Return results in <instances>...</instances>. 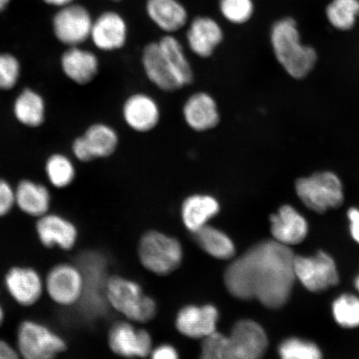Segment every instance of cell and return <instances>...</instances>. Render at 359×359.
Listing matches in <instances>:
<instances>
[{
  "label": "cell",
  "mask_w": 359,
  "mask_h": 359,
  "mask_svg": "<svg viewBox=\"0 0 359 359\" xmlns=\"http://www.w3.org/2000/svg\"><path fill=\"white\" fill-rule=\"evenodd\" d=\"M141 65L145 78L152 86L164 93L182 90L161 50L158 42H150L143 48Z\"/></svg>",
  "instance_id": "cell-19"
},
{
  "label": "cell",
  "mask_w": 359,
  "mask_h": 359,
  "mask_svg": "<svg viewBox=\"0 0 359 359\" xmlns=\"http://www.w3.org/2000/svg\"><path fill=\"white\" fill-rule=\"evenodd\" d=\"M142 266L159 276H167L177 269L182 260V249L176 238L163 232L149 231L139 245Z\"/></svg>",
  "instance_id": "cell-5"
},
{
  "label": "cell",
  "mask_w": 359,
  "mask_h": 359,
  "mask_svg": "<svg viewBox=\"0 0 359 359\" xmlns=\"http://www.w3.org/2000/svg\"><path fill=\"white\" fill-rule=\"evenodd\" d=\"M296 193L305 206L317 213H324L342 205L343 185L335 174L318 172L296 182Z\"/></svg>",
  "instance_id": "cell-6"
},
{
  "label": "cell",
  "mask_w": 359,
  "mask_h": 359,
  "mask_svg": "<svg viewBox=\"0 0 359 359\" xmlns=\"http://www.w3.org/2000/svg\"><path fill=\"white\" fill-rule=\"evenodd\" d=\"M193 235L197 244L210 257L218 259H229L236 254L234 242L226 233L212 224H208Z\"/></svg>",
  "instance_id": "cell-29"
},
{
  "label": "cell",
  "mask_w": 359,
  "mask_h": 359,
  "mask_svg": "<svg viewBox=\"0 0 359 359\" xmlns=\"http://www.w3.org/2000/svg\"><path fill=\"white\" fill-rule=\"evenodd\" d=\"M157 42L182 88L191 86L195 72L182 43L174 34H165Z\"/></svg>",
  "instance_id": "cell-26"
},
{
  "label": "cell",
  "mask_w": 359,
  "mask_h": 359,
  "mask_svg": "<svg viewBox=\"0 0 359 359\" xmlns=\"http://www.w3.org/2000/svg\"><path fill=\"white\" fill-rule=\"evenodd\" d=\"M268 347L266 332L258 323L238 321L231 334L218 332L202 341L200 359H262Z\"/></svg>",
  "instance_id": "cell-2"
},
{
  "label": "cell",
  "mask_w": 359,
  "mask_h": 359,
  "mask_svg": "<svg viewBox=\"0 0 359 359\" xmlns=\"http://www.w3.org/2000/svg\"><path fill=\"white\" fill-rule=\"evenodd\" d=\"M60 62L66 77L82 86L91 83L100 74V62L97 56L79 46L67 49Z\"/></svg>",
  "instance_id": "cell-24"
},
{
  "label": "cell",
  "mask_w": 359,
  "mask_h": 359,
  "mask_svg": "<svg viewBox=\"0 0 359 359\" xmlns=\"http://www.w3.org/2000/svg\"><path fill=\"white\" fill-rule=\"evenodd\" d=\"M294 269L296 280L309 291L322 292L339 284L334 260L324 251H318L313 257L295 255Z\"/></svg>",
  "instance_id": "cell-12"
},
{
  "label": "cell",
  "mask_w": 359,
  "mask_h": 359,
  "mask_svg": "<svg viewBox=\"0 0 359 359\" xmlns=\"http://www.w3.org/2000/svg\"><path fill=\"white\" fill-rule=\"evenodd\" d=\"M128 22L120 13L107 11L93 20L91 35L94 46L106 53L119 51L128 43Z\"/></svg>",
  "instance_id": "cell-15"
},
{
  "label": "cell",
  "mask_w": 359,
  "mask_h": 359,
  "mask_svg": "<svg viewBox=\"0 0 359 359\" xmlns=\"http://www.w3.org/2000/svg\"><path fill=\"white\" fill-rule=\"evenodd\" d=\"M186 34L187 48L197 57H212L222 44L224 33L222 26L214 18L198 15L188 22Z\"/></svg>",
  "instance_id": "cell-14"
},
{
  "label": "cell",
  "mask_w": 359,
  "mask_h": 359,
  "mask_svg": "<svg viewBox=\"0 0 359 359\" xmlns=\"http://www.w3.org/2000/svg\"><path fill=\"white\" fill-rule=\"evenodd\" d=\"M218 10L229 24H247L255 13L254 0H218Z\"/></svg>",
  "instance_id": "cell-33"
},
{
  "label": "cell",
  "mask_w": 359,
  "mask_h": 359,
  "mask_svg": "<svg viewBox=\"0 0 359 359\" xmlns=\"http://www.w3.org/2000/svg\"><path fill=\"white\" fill-rule=\"evenodd\" d=\"M45 291L58 306L74 307L83 298L84 278L78 264L60 263L49 269L44 280Z\"/></svg>",
  "instance_id": "cell-9"
},
{
  "label": "cell",
  "mask_w": 359,
  "mask_h": 359,
  "mask_svg": "<svg viewBox=\"0 0 359 359\" xmlns=\"http://www.w3.org/2000/svg\"><path fill=\"white\" fill-rule=\"evenodd\" d=\"M78 266L84 278L83 295L79 304L83 306L86 316H100L109 305L106 298L109 278L106 277L105 260L100 254L88 252L79 259Z\"/></svg>",
  "instance_id": "cell-8"
},
{
  "label": "cell",
  "mask_w": 359,
  "mask_h": 359,
  "mask_svg": "<svg viewBox=\"0 0 359 359\" xmlns=\"http://www.w3.org/2000/svg\"><path fill=\"white\" fill-rule=\"evenodd\" d=\"M182 118L191 132L203 134L214 131L222 122L219 102L205 90H196L188 95L182 105Z\"/></svg>",
  "instance_id": "cell-11"
},
{
  "label": "cell",
  "mask_w": 359,
  "mask_h": 359,
  "mask_svg": "<svg viewBox=\"0 0 359 359\" xmlns=\"http://www.w3.org/2000/svg\"><path fill=\"white\" fill-rule=\"evenodd\" d=\"M350 222V233L353 239L359 245V210L350 208L348 212Z\"/></svg>",
  "instance_id": "cell-38"
},
{
  "label": "cell",
  "mask_w": 359,
  "mask_h": 359,
  "mask_svg": "<svg viewBox=\"0 0 359 359\" xmlns=\"http://www.w3.org/2000/svg\"><path fill=\"white\" fill-rule=\"evenodd\" d=\"M271 42L278 62L291 77L302 79L311 73L317 62L316 49L302 43L297 24L286 17L273 24Z\"/></svg>",
  "instance_id": "cell-3"
},
{
  "label": "cell",
  "mask_w": 359,
  "mask_h": 359,
  "mask_svg": "<svg viewBox=\"0 0 359 359\" xmlns=\"http://www.w3.org/2000/svg\"><path fill=\"white\" fill-rule=\"evenodd\" d=\"M15 208V188L4 179H0V218L6 217Z\"/></svg>",
  "instance_id": "cell-36"
},
{
  "label": "cell",
  "mask_w": 359,
  "mask_h": 359,
  "mask_svg": "<svg viewBox=\"0 0 359 359\" xmlns=\"http://www.w3.org/2000/svg\"><path fill=\"white\" fill-rule=\"evenodd\" d=\"M11 0H0V13H2L8 7Z\"/></svg>",
  "instance_id": "cell-41"
},
{
  "label": "cell",
  "mask_w": 359,
  "mask_h": 359,
  "mask_svg": "<svg viewBox=\"0 0 359 359\" xmlns=\"http://www.w3.org/2000/svg\"><path fill=\"white\" fill-rule=\"evenodd\" d=\"M0 359H21L16 348L7 341L0 339Z\"/></svg>",
  "instance_id": "cell-39"
},
{
  "label": "cell",
  "mask_w": 359,
  "mask_h": 359,
  "mask_svg": "<svg viewBox=\"0 0 359 359\" xmlns=\"http://www.w3.org/2000/svg\"><path fill=\"white\" fill-rule=\"evenodd\" d=\"M36 235L45 248H58L67 251L74 248L79 239L74 223L55 213H47L37 219Z\"/></svg>",
  "instance_id": "cell-17"
},
{
  "label": "cell",
  "mask_w": 359,
  "mask_h": 359,
  "mask_svg": "<svg viewBox=\"0 0 359 359\" xmlns=\"http://www.w3.org/2000/svg\"><path fill=\"white\" fill-rule=\"evenodd\" d=\"M151 359H179L176 349L170 345H161L151 353Z\"/></svg>",
  "instance_id": "cell-37"
},
{
  "label": "cell",
  "mask_w": 359,
  "mask_h": 359,
  "mask_svg": "<svg viewBox=\"0 0 359 359\" xmlns=\"http://www.w3.org/2000/svg\"><path fill=\"white\" fill-rule=\"evenodd\" d=\"M15 188V206L22 213L38 219L49 212L52 197L43 184L24 179Z\"/></svg>",
  "instance_id": "cell-25"
},
{
  "label": "cell",
  "mask_w": 359,
  "mask_h": 359,
  "mask_svg": "<svg viewBox=\"0 0 359 359\" xmlns=\"http://www.w3.org/2000/svg\"><path fill=\"white\" fill-rule=\"evenodd\" d=\"M269 222L273 240L282 245L290 247L300 244L308 235L306 219L291 205L281 206L271 215Z\"/></svg>",
  "instance_id": "cell-22"
},
{
  "label": "cell",
  "mask_w": 359,
  "mask_h": 359,
  "mask_svg": "<svg viewBox=\"0 0 359 359\" xmlns=\"http://www.w3.org/2000/svg\"><path fill=\"white\" fill-rule=\"evenodd\" d=\"M93 20L88 8L70 4L62 7L53 17V33L62 43L77 47L90 39Z\"/></svg>",
  "instance_id": "cell-13"
},
{
  "label": "cell",
  "mask_w": 359,
  "mask_h": 359,
  "mask_svg": "<svg viewBox=\"0 0 359 359\" xmlns=\"http://www.w3.org/2000/svg\"><path fill=\"white\" fill-rule=\"evenodd\" d=\"M333 316L337 324L346 329L359 327V298L355 295H340L333 303Z\"/></svg>",
  "instance_id": "cell-32"
},
{
  "label": "cell",
  "mask_w": 359,
  "mask_h": 359,
  "mask_svg": "<svg viewBox=\"0 0 359 359\" xmlns=\"http://www.w3.org/2000/svg\"><path fill=\"white\" fill-rule=\"evenodd\" d=\"M16 340L21 359H55L67 348L65 340L60 334L34 320L21 323Z\"/></svg>",
  "instance_id": "cell-7"
},
{
  "label": "cell",
  "mask_w": 359,
  "mask_h": 359,
  "mask_svg": "<svg viewBox=\"0 0 359 359\" xmlns=\"http://www.w3.org/2000/svg\"><path fill=\"white\" fill-rule=\"evenodd\" d=\"M13 112L18 122L25 127L39 128L46 118V102L35 90L25 88L16 97Z\"/></svg>",
  "instance_id": "cell-28"
},
{
  "label": "cell",
  "mask_w": 359,
  "mask_h": 359,
  "mask_svg": "<svg viewBox=\"0 0 359 359\" xmlns=\"http://www.w3.org/2000/svg\"><path fill=\"white\" fill-rule=\"evenodd\" d=\"M355 286L357 290L359 291V276L357 277V279L355 280Z\"/></svg>",
  "instance_id": "cell-43"
},
{
  "label": "cell",
  "mask_w": 359,
  "mask_h": 359,
  "mask_svg": "<svg viewBox=\"0 0 359 359\" xmlns=\"http://www.w3.org/2000/svg\"><path fill=\"white\" fill-rule=\"evenodd\" d=\"M110 1H112V2H121V1H122V0H110Z\"/></svg>",
  "instance_id": "cell-44"
},
{
  "label": "cell",
  "mask_w": 359,
  "mask_h": 359,
  "mask_svg": "<svg viewBox=\"0 0 359 359\" xmlns=\"http://www.w3.org/2000/svg\"><path fill=\"white\" fill-rule=\"evenodd\" d=\"M44 168L48 181L57 189L69 187L73 184L77 175L73 161L62 154H55L48 156Z\"/></svg>",
  "instance_id": "cell-30"
},
{
  "label": "cell",
  "mask_w": 359,
  "mask_h": 359,
  "mask_svg": "<svg viewBox=\"0 0 359 359\" xmlns=\"http://www.w3.org/2000/svg\"><path fill=\"white\" fill-rule=\"evenodd\" d=\"M294 257L290 247L275 240L259 242L228 266L224 284L237 299L280 309L288 302L296 280Z\"/></svg>",
  "instance_id": "cell-1"
},
{
  "label": "cell",
  "mask_w": 359,
  "mask_h": 359,
  "mask_svg": "<svg viewBox=\"0 0 359 359\" xmlns=\"http://www.w3.org/2000/svg\"><path fill=\"white\" fill-rule=\"evenodd\" d=\"M106 298L109 306L135 322L147 323L156 312L154 300L143 294L141 286L122 277L109 278Z\"/></svg>",
  "instance_id": "cell-4"
},
{
  "label": "cell",
  "mask_w": 359,
  "mask_h": 359,
  "mask_svg": "<svg viewBox=\"0 0 359 359\" xmlns=\"http://www.w3.org/2000/svg\"><path fill=\"white\" fill-rule=\"evenodd\" d=\"M218 318L214 305H189L178 313L176 326L180 333L189 338L204 339L217 332Z\"/></svg>",
  "instance_id": "cell-21"
},
{
  "label": "cell",
  "mask_w": 359,
  "mask_h": 359,
  "mask_svg": "<svg viewBox=\"0 0 359 359\" xmlns=\"http://www.w3.org/2000/svg\"><path fill=\"white\" fill-rule=\"evenodd\" d=\"M93 161L114 156L120 146V135L109 123L97 122L89 126L81 136Z\"/></svg>",
  "instance_id": "cell-27"
},
{
  "label": "cell",
  "mask_w": 359,
  "mask_h": 359,
  "mask_svg": "<svg viewBox=\"0 0 359 359\" xmlns=\"http://www.w3.org/2000/svg\"><path fill=\"white\" fill-rule=\"evenodd\" d=\"M43 1L49 4V6L62 8L66 6H69V4H72L74 0H43Z\"/></svg>",
  "instance_id": "cell-40"
},
{
  "label": "cell",
  "mask_w": 359,
  "mask_h": 359,
  "mask_svg": "<svg viewBox=\"0 0 359 359\" xmlns=\"http://www.w3.org/2000/svg\"><path fill=\"white\" fill-rule=\"evenodd\" d=\"M21 65L15 56L8 53H0V90L10 91L19 83Z\"/></svg>",
  "instance_id": "cell-35"
},
{
  "label": "cell",
  "mask_w": 359,
  "mask_h": 359,
  "mask_svg": "<svg viewBox=\"0 0 359 359\" xmlns=\"http://www.w3.org/2000/svg\"><path fill=\"white\" fill-rule=\"evenodd\" d=\"M8 294L20 306H33L41 299L44 280L32 267L17 266L8 269L4 276Z\"/></svg>",
  "instance_id": "cell-16"
},
{
  "label": "cell",
  "mask_w": 359,
  "mask_h": 359,
  "mask_svg": "<svg viewBox=\"0 0 359 359\" xmlns=\"http://www.w3.org/2000/svg\"><path fill=\"white\" fill-rule=\"evenodd\" d=\"M221 201L210 192L196 191L187 195L180 208V215L184 226L194 233L210 224V222L221 212Z\"/></svg>",
  "instance_id": "cell-18"
},
{
  "label": "cell",
  "mask_w": 359,
  "mask_h": 359,
  "mask_svg": "<svg viewBox=\"0 0 359 359\" xmlns=\"http://www.w3.org/2000/svg\"><path fill=\"white\" fill-rule=\"evenodd\" d=\"M4 318H6V314H4L3 307L1 306V305H0V327H1L3 325Z\"/></svg>",
  "instance_id": "cell-42"
},
{
  "label": "cell",
  "mask_w": 359,
  "mask_h": 359,
  "mask_svg": "<svg viewBox=\"0 0 359 359\" xmlns=\"http://www.w3.org/2000/svg\"><path fill=\"white\" fill-rule=\"evenodd\" d=\"M279 355L280 359H323L321 350L316 344L299 338L283 341Z\"/></svg>",
  "instance_id": "cell-34"
},
{
  "label": "cell",
  "mask_w": 359,
  "mask_h": 359,
  "mask_svg": "<svg viewBox=\"0 0 359 359\" xmlns=\"http://www.w3.org/2000/svg\"><path fill=\"white\" fill-rule=\"evenodd\" d=\"M326 16L335 29L350 30L359 17V0H332L326 8Z\"/></svg>",
  "instance_id": "cell-31"
},
{
  "label": "cell",
  "mask_w": 359,
  "mask_h": 359,
  "mask_svg": "<svg viewBox=\"0 0 359 359\" xmlns=\"http://www.w3.org/2000/svg\"><path fill=\"white\" fill-rule=\"evenodd\" d=\"M109 344L112 352L125 358H145L151 349V338L148 332L135 329L127 322H118L111 327Z\"/></svg>",
  "instance_id": "cell-20"
},
{
  "label": "cell",
  "mask_w": 359,
  "mask_h": 359,
  "mask_svg": "<svg viewBox=\"0 0 359 359\" xmlns=\"http://www.w3.org/2000/svg\"><path fill=\"white\" fill-rule=\"evenodd\" d=\"M121 118L130 131L147 134L155 131L163 119V109L157 98L146 91H135L125 97Z\"/></svg>",
  "instance_id": "cell-10"
},
{
  "label": "cell",
  "mask_w": 359,
  "mask_h": 359,
  "mask_svg": "<svg viewBox=\"0 0 359 359\" xmlns=\"http://www.w3.org/2000/svg\"><path fill=\"white\" fill-rule=\"evenodd\" d=\"M148 19L165 34H174L187 26L189 13L180 0H146Z\"/></svg>",
  "instance_id": "cell-23"
}]
</instances>
